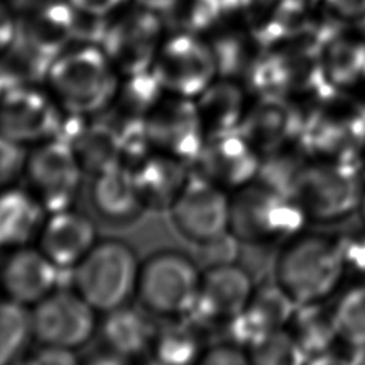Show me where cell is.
<instances>
[{"instance_id":"obj_1","label":"cell","mask_w":365,"mask_h":365,"mask_svg":"<svg viewBox=\"0 0 365 365\" xmlns=\"http://www.w3.org/2000/svg\"><path fill=\"white\" fill-rule=\"evenodd\" d=\"M120 78L103 48L84 46L58 54L44 86L64 113L91 117L110 107Z\"/></svg>"},{"instance_id":"obj_2","label":"cell","mask_w":365,"mask_h":365,"mask_svg":"<svg viewBox=\"0 0 365 365\" xmlns=\"http://www.w3.org/2000/svg\"><path fill=\"white\" fill-rule=\"evenodd\" d=\"M345 264L341 244L321 235L302 237L278 255L277 282L298 305L317 302L339 282Z\"/></svg>"},{"instance_id":"obj_3","label":"cell","mask_w":365,"mask_h":365,"mask_svg":"<svg viewBox=\"0 0 365 365\" xmlns=\"http://www.w3.org/2000/svg\"><path fill=\"white\" fill-rule=\"evenodd\" d=\"M140 267L127 244L104 240L73 268V285L97 312L106 314L135 294Z\"/></svg>"},{"instance_id":"obj_4","label":"cell","mask_w":365,"mask_h":365,"mask_svg":"<svg viewBox=\"0 0 365 365\" xmlns=\"http://www.w3.org/2000/svg\"><path fill=\"white\" fill-rule=\"evenodd\" d=\"M307 215L289 197L250 182L230 198V232L240 242H271L294 235Z\"/></svg>"},{"instance_id":"obj_5","label":"cell","mask_w":365,"mask_h":365,"mask_svg":"<svg viewBox=\"0 0 365 365\" xmlns=\"http://www.w3.org/2000/svg\"><path fill=\"white\" fill-rule=\"evenodd\" d=\"M200 282L201 272L192 259L175 251H161L140 267L135 294L157 318H181L194 309Z\"/></svg>"},{"instance_id":"obj_6","label":"cell","mask_w":365,"mask_h":365,"mask_svg":"<svg viewBox=\"0 0 365 365\" xmlns=\"http://www.w3.org/2000/svg\"><path fill=\"white\" fill-rule=\"evenodd\" d=\"M362 185L355 163L318 160L301 170L291 198L305 215L317 220H335L361 205Z\"/></svg>"},{"instance_id":"obj_7","label":"cell","mask_w":365,"mask_h":365,"mask_svg":"<svg viewBox=\"0 0 365 365\" xmlns=\"http://www.w3.org/2000/svg\"><path fill=\"white\" fill-rule=\"evenodd\" d=\"M83 173L70 144L54 137L33 145L27 155L23 177L26 188L50 214L73 205Z\"/></svg>"},{"instance_id":"obj_8","label":"cell","mask_w":365,"mask_h":365,"mask_svg":"<svg viewBox=\"0 0 365 365\" xmlns=\"http://www.w3.org/2000/svg\"><path fill=\"white\" fill-rule=\"evenodd\" d=\"M96 314L74 287H58L30 308L31 336L38 344L76 351L91 339L97 328Z\"/></svg>"},{"instance_id":"obj_9","label":"cell","mask_w":365,"mask_h":365,"mask_svg":"<svg viewBox=\"0 0 365 365\" xmlns=\"http://www.w3.org/2000/svg\"><path fill=\"white\" fill-rule=\"evenodd\" d=\"M151 71L165 94L187 98H195L218 77L211 46L187 33L160 46Z\"/></svg>"},{"instance_id":"obj_10","label":"cell","mask_w":365,"mask_h":365,"mask_svg":"<svg viewBox=\"0 0 365 365\" xmlns=\"http://www.w3.org/2000/svg\"><path fill=\"white\" fill-rule=\"evenodd\" d=\"M64 111L44 84L10 86L0 100V134L29 147L57 137Z\"/></svg>"},{"instance_id":"obj_11","label":"cell","mask_w":365,"mask_h":365,"mask_svg":"<svg viewBox=\"0 0 365 365\" xmlns=\"http://www.w3.org/2000/svg\"><path fill=\"white\" fill-rule=\"evenodd\" d=\"M252 278L244 267L222 264L201 272L198 298L187 315L204 331L222 329L237 318L252 297Z\"/></svg>"},{"instance_id":"obj_12","label":"cell","mask_w":365,"mask_h":365,"mask_svg":"<svg viewBox=\"0 0 365 365\" xmlns=\"http://www.w3.org/2000/svg\"><path fill=\"white\" fill-rule=\"evenodd\" d=\"M170 215L181 235L201 244L230 231V197L224 188L191 170Z\"/></svg>"},{"instance_id":"obj_13","label":"cell","mask_w":365,"mask_h":365,"mask_svg":"<svg viewBox=\"0 0 365 365\" xmlns=\"http://www.w3.org/2000/svg\"><path fill=\"white\" fill-rule=\"evenodd\" d=\"M145 137L153 151L177 158L190 167L205 140L194 98L165 94L147 117Z\"/></svg>"},{"instance_id":"obj_14","label":"cell","mask_w":365,"mask_h":365,"mask_svg":"<svg viewBox=\"0 0 365 365\" xmlns=\"http://www.w3.org/2000/svg\"><path fill=\"white\" fill-rule=\"evenodd\" d=\"M261 155L240 130L207 135L191 170L224 190H238L257 178Z\"/></svg>"},{"instance_id":"obj_15","label":"cell","mask_w":365,"mask_h":365,"mask_svg":"<svg viewBox=\"0 0 365 365\" xmlns=\"http://www.w3.org/2000/svg\"><path fill=\"white\" fill-rule=\"evenodd\" d=\"M61 272L38 247L14 248L0 265V288L4 298L31 308L61 287Z\"/></svg>"},{"instance_id":"obj_16","label":"cell","mask_w":365,"mask_h":365,"mask_svg":"<svg viewBox=\"0 0 365 365\" xmlns=\"http://www.w3.org/2000/svg\"><path fill=\"white\" fill-rule=\"evenodd\" d=\"M160 38V21L147 11L135 13L104 30L103 50L121 76L150 70Z\"/></svg>"},{"instance_id":"obj_17","label":"cell","mask_w":365,"mask_h":365,"mask_svg":"<svg viewBox=\"0 0 365 365\" xmlns=\"http://www.w3.org/2000/svg\"><path fill=\"white\" fill-rule=\"evenodd\" d=\"M305 115L288 97L257 98L240 125V131L258 151L267 155L298 141Z\"/></svg>"},{"instance_id":"obj_18","label":"cell","mask_w":365,"mask_h":365,"mask_svg":"<svg viewBox=\"0 0 365 365\" xmlns=\"http://www.w3.org/2000/svg\"><path fill=\"white\" fill-rule=\"evenodd\" d=\"M298 304L292 297L274 281L258 287L245 307L225 328L228 341L250 348L267 334L284 328L295 314Z\"/></svg>"},{"instance_id":"obj_19","label":"cell","mask_w":365,"mask_h":365,"mask_svg":"<svg viewBox=\"0 0 365 365\" xmlns=\"http://www.w3.org/2000/svg\"><path fill=\"white\" fill-rule=\"evenodd\" d=\"M38 248L60 269H71L97 242L94 224L83 214L66 208L47 214L37 238Z\"/></svg>"},{"instance_id":"obj_20","label":"cell","mask_w":365,"mask_h":365,"mask_svg":"<svg viewBox=\"0 0 365 365\" xmlns=\"http://www.w3.org/2000/svg\"><path fill=\"white\" fill-rule=\"evenodd\" d=\"M131 170L140 201L150 211H170L191 174L188 164L155 151H150Z\"/></svg>"},{"instance_id":"obj_21","label":"cell","mask_w":365,"mask_h":365,"mask_svg":"<svg viewBox=\"0 0 365 365\" xmlns=\"http://www.w3.org/2000/svg\"><path fill=\"white\" fill-rule=\"evenodd\" d=\"M157 318L141 304L128 302L106 312L101 325V336L106 349L120 356L124 362L150 355L157 332Z\"/></svg>"},{"instance_id":"obj_22","label":"cell","mask_w":365,"mask_h":365,"mask_svg":"<svg viewBox=\"0 0 365 365\" xmlns=\"http://www.w3.org/2000/svg\"><path fill=\"white\" fill-rule=\"evenodd\" d=\"M47 214L27 188L13 185L0 190V250L31 245L38 238Z\"/></svg>"},{"instance_id":"obj_23","label":"cell","mask_w":365,"mask_h":365,"mask_svg":"<svg viewBox=\"0 0 365 365\" xmlns=\"http://www.w3.org/2000/svg\"><path fill=\"white\" fill-rule=\"evenodd\" d=\"M197 113L207 135L235 131L245 117V91L228 77H217L194 98Z\"/></svg>"},{"instance_id":"obj_24","label":"cell","mask_w":365,"mask_h":365,"mask_svg":"<svg viewBox=\"0 0 365 365\" xmlns=\"http://www.w3.org/2000/svg\"><path fill=\"white\" fill-rule=\"evenodd\" d=\"M93 177L91 202L103 218L127 221L144 211L131 167L118 164Z\"/></svg>"},{"instance_id":"obj_25","label":"cell","mask_w":365,"mask_h":365,"mask_svg":"<svg viewBox=\"0 0 365 365\" xmlns=\"http://www.w3.org/2000/svg\"><path fill=\"white\" fill-rule=\"evenodd\" d=\"M76 17L63 3H53L38 10L23 27L17 38L41 57L53 61L66 50L76 34Z\"/></svg>"},{"instance_id":"obj_26","label":"cell","mask_w":365,"mask_h":365,"mask_svg":"<svg viewBox=\"0 0 365 365\" xmlns=\"http://www.w3.org/2000/svg\"><path fill=\"white\" fill-rule=\"evenodd\" d=\"M164 96L165 91L151 68L121 76L114 100L104 113L125 123H145Z\"/></svg>"},{"instance_id":"obj_27","label":"cell","mask_w":365,"mask_h":365,"mask_svg":"<svg viewBox=\"0 0 365 365\" xmlns=\"http://www.w3.org/2000/svg\"><path fill=\"white\" fill-rule=\"evenodd\" d=\"M202 331L188 318H165L158 324L150 355L158 364L198 362L202 354Z\"/></svg>"},{"instance_id":"obj_28","label":"cell","mask_w":365,"mask_h":365,"mask_svg":"<svg viewBox=\"0 0 365 365\" xmlns=\"http://www.w3.org/2000/svg\"><path fill=\"white\" fill-rule=\"evenodd\" d=\"M292 335L307 356V362H325L335 341L339 339L332 309L319 305V301L301 304L292 317Z\"/></svg>"},{"instance_id":"obj_29","label":"cell","mask_w":365,"mask_h":365,"mask_svg":"<svg viewBox=\"0 0 365 365\" xmlns=\"http://www.w3.org/2000/svg\"><path fill=\"white\" fill-rule=\"evenodd\" d=\"M322 64L336 90L352 87L365 78V43L338 34L325 47Z\"/></svg>"},{"instance_id":"obj_30","label":"cell","mask_w":365,"mask_h":365,"mask_svg":"<svg viewBox=\"0 0 365 365\" xmlns=\"http://www.w3.org/2000/svg\"><path fill=\"white\" fill-rule=\"evenodd\" d=\"M244 77L248 91L257 98L289 96V68L281 51L258 54Z\"/></svg>"},{"instance_id":"obj_31","label":"cell","mask_w":365,"mask_h":365,"mask_svg":"<svg viewBox=\"0 0 365 365\" xmlns=\"http://www.w3.org/2000/svg\"><path fill=\"white\" fill-rule=\"evenodd\" d=\"M30 336V308L9 298L0 299V365L14 361Z\"/></svg>"},{"instance_id":"obj_32","label":"cell","mask_w":365,"mask_h":365,"mask_svg":"<svg viewBox=\"0 0 365 365\" xmlns=\"http://www.w3.org/2000/svg\"><path fill=\"white\" fill-rule=\"evenodd\" d=\"M332 317L339 341L365 349V284L345 292Z\"/></svg>"},{"instance_id":"obj_33","label":"cell","mask_w":365,"mask_h":365,"mask_svg":"<svg viewBox=\"0 0 365 365\" xmlns=\"http://www.w3.org/2000/svg\"><path fill=\"white\" fill-rule=\"evenodd\" d=\"M248 351L250 361L261 365H297L307 362V356L292 332H287L284 328L267 334L254 342Z\"/></svg>"},{"instance_id":"obj_34","label":"cell","mask_w":365,"mask_h":365,"mask_svg":"<svg viewBox=\"0 0 365 365\" xmlns=\"http://www.w3.org/2000/svg\"><path fill=\"white\" fill-rule=\"evenodd\" d=\"M27 147L0 134V190L13 187L23 177L29 151Z\"/></svg>"},{"instance_id":"obj_35","label":"cell","mask_w":365,"mask_h":365,"mask_svg":"<svg viewBox=\"0 0 365 365\" xmlns=\"http://www.w3.org/2000/svg\"><path fill=\"white\" fill-rule=\"evenodd\" d=\"M198 362L207 365H244L250 362V358L242 352L240 345L227 341L215 342L204 349Z\"/></svg>"},{"instance_id":"obj_36","label":"cell","mask_w":365,"mask_h":365,"mask_svg":"<svg viewBox=\"0 0 365 365\" xmlns=\"http://www.w3.org/2000/svg\"><path fill=\"white\" fill-rule=\"evenodd\" d=\"M77 361L76 351L44 344H38V348L26 359L27 364L33 365H71Z\"/></svg>"},{"instance_id":"obj_37","label":"cell","mask_w":365,"mask_h":365,"mask_svg":"<svg viewBox=\"0 0 365 365\" xmlns=\"http://www.w3.org/2000/svg\"><path fill=\"white\" fill-rule=\"evenodd\" d=\"M342 245L345 262L352 265L356 271L365 274V235L349 240Z\"/></svg>"},{"instance_id":"obj_38","label":"cell","mask_w":365,"mask_h":365,"mask_svg":"<svg viewBox=\"0 0 365 365\" xmlns=\"http://www.w3.org/2000/svg\"><path fill=\"white\" fill-rule=\"evenodd\" d=\"M124 0H71V3L87 14L101 16L117 7Z\"/></svg>"},{"instance_id":"obj_39","label":"cell","mask_w":365,"mask_h":365,"mask_svg":"<svg viewBox=\"0 0 365 365\" xmlns=\"http://www.w3.org/2000/svg\"><path fill=\"white\" fill-rule=\"evenodd\" d=\"M325 3L344 17H362L365 0H325Z\"/></svg>"},{"instance_id":"obj_40","label":"cell","mask_w":365,"mask_h":365,"mask_svg":"<svg viewBox=\"0 0 365 365\" xmlns=\"http://www.w3.org/2000/svg\"><path fill=\"white\" fill-rule=\"evenodd\" d=\"M17 29L9 11L0 4V51H6L14 41Z\"/></svg>"},{"instance_id":"obj_41","label":"cell","mask_w":365,"mask_h":365,"mask_svg":"<svg viewBox=\"0 0 365 365\" xmlns=\"http://www.w3.org/2000/svg\"><path fill=\"white\" fill-rule=\"evenodd\" d=\"M7 88V84H6V80L3 78V76L0 74V100H1V96L4 93V90Z\"/></svg>"},{"instance_id":"obj_42","label":"cell","mask_w":365,"mask_h":365,"mask_svg":"<svg viewBox=\"0 0 365 365\" xmlns=\"http://www.w3.org/2000/svg\"><path fill=\"white\" fill-rule=\"evenodd\" d=\"M361 210H362V214H364V217H365V191H364V194H362V200H361Z\"/></svg>"},{"instance_id":"obj_43","label":"cell","mask_w":365,"mask_h":365,"mask_svg":"<svg viewBox=\"0 0 365 365\" xmlns=\"http://www.w3.org/2000/svg\"><path fill=\"white\" fill-rule=\"evenodd\" d=\"M361 24H362V29H364V31H365V14L361 17Z\"/></svg>"},{"instance_id":"obj_44","label":"cell","mask_w":365,"mask_h":365,"mask_svg":"<svg viewBox=\"0 0 365 365\" xmlns=\"http://www.w3.org/2000/svg\"><path fill=\"white\" fill-rule=\"evenodd\" d=\"M362 150H364V155H365V143H364V148Z\"/></svg>"}]
</instances>
